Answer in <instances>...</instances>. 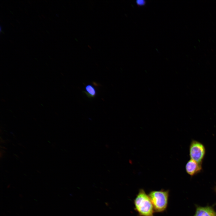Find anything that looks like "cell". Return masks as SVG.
Instances as JSON below:
<instances>
[{
	"instance_id": "6da1fadb",
	"label": "cell",
	"mask_w": 216,
	"mask_h": 216,
	"mask_svg": "<svg viewBox=\"0 0 216 216\" xmlns=\"http://www.w3.org/2000/svg\"><path fill=\"white\" fill-rule=\"evenodd\" d=\"M134 202V209L139 216H154L153 205L144 189L139 190Z\"/></svg>"
},
{
	"instance_id": "7a4b0ae2",
	"label": "cell",
	"mask_w": 216,
	"mask_h": 216,
	"mask_svg": "<svg viewBox=\"0 0 216 216\" xmlns=\"http://www.w3.org/2000/svg\"><path fill=\"white\" fill-rule=\"evenodd\" d=\"M169 190L161 189L150 191L148 194L153 205L154 212H162L166 209L168 202Z\"/></svg>"
},
{
	"instance_id": "3957f363",
	"label": "cell",
	"mask_w": 216,
	"mask_h": 216,
	"mask_svg": "<svg viewBox=\"0 0 216 216\" xmlns=\"http://www.w3.org/2000/svg\"><path fill=\"white\" fill-rule=\"evenodd\" d=\"M189 152L190 159L202 164L206 153L205 147L202 143L192 140L190 145Z\"/></svg>"
},
{
	"instance_id": "277c9868",
	"label": "cell",
	"mask_w": 216,
	"mask_h": 216,
	"mask_svg": "<svg viewBox=\"0 0 216 216\" xmlns=\"http://www.w3.org/2000/svg\"><path fill=\"white\" fill-rule=\"evenodd\" d=\"M185 169L187 173L192 176L201 172L202 169V164L190 159L186 163Z\"/></svg>"
},
{
	"instance_id": "5b68a950",
	"label": "cell",
	"mask_w": 216,
	"mask_h": 216,
	"mask_svg": "<svg viewBox=\"0 0 216 216\" xmlns=\"http://www.w3.org/2000/svg\"><path fill=\"white\" fill-rule=\"evenodd\" d=\"M194 216H216V212L211 207H197Z\"/></svg>"
},
{
	"instance_id": "8992f818",
	"label": "cell",
	"mask_w": 216,
	"mask_h": 216,
	"mask_svg": "<svg viewBox=\"0 0 216 216\" xmlns=\"http://www.w3.org/2000/svg\"><path fill=\"white\" fill-rule=\"evenodd\" d=\"M93 84H88L85 87L83 91L87 96L89 98H94L96 96L97 91L96 86Z\"/></svg>"
},
{
	"instance_id": "52a82bcc",
	"label": "cell",
	"mask_w": 216,
	"mask_h": 216,
	"mask_svg": "<svg viewBox=\"0 0 216 216\" xmlns=\"http://www.w3.org/2000/svg\"><path fill=\"white\" fill-rule=\"evenodd\" d=\"M136 3L139 6L144 5L146 4V2L143 0H136Z\"/></svg>"
}]
</instances>
